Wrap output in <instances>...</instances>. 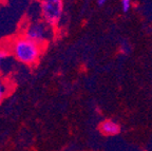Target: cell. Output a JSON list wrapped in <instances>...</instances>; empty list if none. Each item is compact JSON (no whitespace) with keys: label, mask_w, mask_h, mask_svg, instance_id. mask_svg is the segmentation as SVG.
Returning a JSON list of instances; mask_svg holds the SVG:
<instances>
[{"label":"cell","mask_w":152,"mask_h":151,"mask_svg":"<svg viewBox=\"0 0 152 151\" xmlns=\"http://www.w3.org/2000/svg\"><path fill=\"white\" fill-rule=\"evenodd\" d=\"M121 11L124 13L129 12V10L132 4V0H121Z\"/></svg>","instance_id":"cell-7"},{"label":"cell","mask_w":152,"mask_h":151,"mask_svg":"<svg viewBox=\"0 0 152 151\" xmlns=\"http://www.w3.org/2000/svg\"><path fill=\"white\" fill-rule=\"evenodd\" d=\"M10 58V51L4 48H0V68Z\"/></svg>","instance_id":"cell-6"},{"label":"cell","mask_w":152,"mask_h":151,"mask_svg":"<svg viewBox=\"0 0 152 151\" xmlns=\"http://www.w3.org/2000/svg\"><path fill=\"white\" fill-rule=\"evenodd\" d=\"M23 36L42 47L45 43L51 40L53 36V30L52 26H49L43 20H37L26 24L23 31Z\"/></svg>","instance_id":"cell-2"},{"label":"cell","mask_w":152,"mask_h":151,"mask_svg":"<svg viewBox=\"0 0 152 151\" xmlns=\"http://www.w3.org/2000/svg\"><path fill=\"white\" fill-rule=\"evenodd\" d=\"M99 131L107 136H115V135H118L121 133V128L117 122L113 119H107L100 123Z\"/></svg>","instance_id":"cell-4"},{"label":"cell","mask_w":152,"mask_h":151,"mask_svg":"<svg viewBox=\"0 0 152 151\" xmlns=\"http://www.w3.org/2000/svg\"><path fill=\"white\" fill-rule=\"evenodd\" d=\"M10 51L17 62L26 66H33L39 60L42 47L22 36L14 38L10 45Z\"/></svg>","instance_id":"cell-1"},{"label":"cell","mask_w":152,"mask_h":151,"mask_svg":"<svg viewBox=\"0 0 152 151\" xmlns=\"http://www.w3.org/2000/svg\"><path fill=\"white\" fill-rule=\"evenodd\" d=\"M107 1H108V0H97V4L99 5V7H102V5L106 4V3H107Z\"/></svg>","instance_id":"cell-8"},{"label":"cell","mask_w":152,"mask_h":151,"mask_svg":"<svg viewBox=\"0 0 152 151\" xmlns=\"http://www.w3.org/2000/svg\"><path fill=\"white\" fill-rule=\"evenodd\" d=\"M9 93V87L7 84L5 83L2 78H0V104L3 102V99L5 98V96Z\"/></svg>","instance_id":"cell-5"},{"label":"cell","mask_w":152,"mask_h":151,"mask_svg":"<svg viewBox=\"0 0 152 151\" xmlns=\"http://www.w3.org/2000/svg\"><path fill=\"white\" fill-rule=\"evenodd\" d=\"M64 0H41L40 13L42 20L49 26L59 23L64 15Z\"/></svg>","instance_id":"cell-3"}]
</instances>
